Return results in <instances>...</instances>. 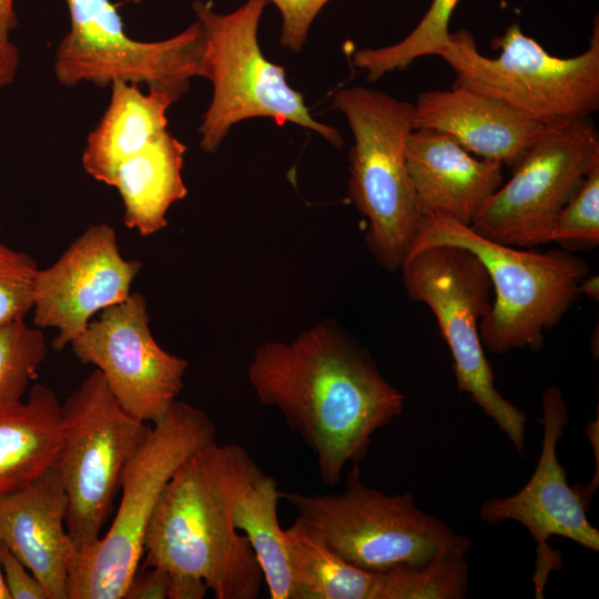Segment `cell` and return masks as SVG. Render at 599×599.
Instances as JSON below:
<instances>
[{"label":"cell","instance_id":"cell-1","mask_svg":"<svg viewBox=\"0 0 599 599\" xmlns=\"http://www.w3.org/2000/svg\"><path fill=\"white\" fill-rule=\"evenodd\" d=\"M247 378L258 402L278 409L308 446L329 486L348 463L366 457L373 435L404 409L405 396L384 378L370 353L332 319L291 342L262 344Z\"/></svg>","mask_w":599,"mask_h":599},{"label":"cell","instance_id":"cell-2","mask_svg":"<svg viewBox=\"0 0 599 599\" xmlns=\"http://www.w3.org/2000/svg\"><path fill=\"white\" fill-rule=\"evenodd\" d=\"M258 469L237 444L212 441L191 455L155 506L142 567L200 578L216 599L257 598L263 572L247 538L233 524V506Z\"/></svg>","mask_w":599,"mask_h":599},{"label":"cell","instance_id":"cell-3","mask_svg":"<svg viewBox=\"0 0 599 599\" xmlns=\"http://www.w3.org/2000/svg\"><path fill=\"white\" fill-rule=\"evenodd\" d=\"M435 245L467 248L488 271L495 298L480 321L479 336L494 354L542 348L545 333L559 324L589 275L588 264L566 251H526L487 240L451 220L422 215L407 255Z\"/></svg>","mask_w":599,"mask_h":599},{"label":"cell","instance_id":"cell-4","mask_svg":"<svg viewBox=\"0 0 599 599\" xmlns=\"http://www.w3.org/2000/svg\"><path fill=\"white\" fill-rule=\"evenodd\" d=\"M214 437L211 418L181 400L152 423L123 469L120 506L110 529L83 552L70 555L68 599L124 598L164 488L179 467Z\"/></svg>","mask_w":599,"mask_h":599},{"label":"cell","instance_id":"cell-5","mask_svg":"<svg viewBox=\"0 0 599 599\" xmlns=\"http://www.w3.org/2000/svg\"><path fill=\"white\" fill-rule=\"evenodd\" d=\"M332 106L346 116L354 138L348 195L368 220L366 242L375 260L394 273L407 256L422 216L406 161L414 103L353 87L338 90Z\"/></svg>","mask_w":599,"mask_h":599},{"label":"cell","instance_id":"cell-6","mask_svg":"<svg viewBox=\"0 0 599 599\" xmlns=\"http://www.w3.org/2000/svg\"><path fill=\"white\" fill-rule=\"evenodd\" d=\"M297 518L353 566L385 571L423 566L444 552L466 555L471 541L423 511L410 493L387 495L365 485L358 464L338 494L283 493Z\"/></svg>","mask_w":599,"mask_h":599},{"label":"cell","instance_id":"cell-7","mask_svg":"<svg viewBox=\"0 0 599 599\" xmlns=\"http://www.w3.org/2000/svg\"><path fill=\"white\" fill-rule=\"evenodd\" d=\"M493 44L500 53L488 58L470 31L449 33L438 57L456 74L453 87L495 99L544 124L589 118L599 109L598 17L589 47L572 58L549 54L516 23Z\"/></svg>","mask_w":599,"mask_h":599},{"label":"cell","instance_id":"cell-8","mask_svg":"<svg viewBox=\"0 0 599 599\" xmlns=\"http://www.w3.org/2000/svg\"><path fill=\"white\" fill-rule=\"evenodd\" d=\"M268 0H246L230 13H217L201 0L192 8L204 41V78L213 85L211 103L199 128L200 145L215 152L231 128L252 118H271L277 124L292 122L321 134L336 148L341 133L316 121L303 95L285 79L283 67L262 53L257 31Z\"/></svg>","mask_w":599,"mask_h":599},{"label":"cell","instance_id":"cell-9","mask_svg":"<svg viewBox=\"0 0 599 599\" xmlns=\"http://www.w3.org/2000/svg\"><path fill=\"white\" fill-rule=\"evenodd\" d=\"M400 270L408 297L426 304L437 319L458 389L469 394L524 457L527 415L496 388L479 336L493 302L485 265L467 248L435 245L407 255Z\"/></svg>","mask_w":599,"mask_h":599},{"label":"cell","instance_id":"cell-10","mask_svg":"<svg viewBox=\"0 0 599 599\" xmlns=\"http://www.w3.org/2000/svg\"><path fill=\"white\" fill-rule=\"evenodd\" d=\"M64 438L54 469L68 497L71 554L100 539L124 467L150 426L125 412L95 368L62 404Z\"/></svg>","mask_w":599,"mask_h":599},{"label":"cell","instance_id":"cell-11","mask_svg":"<svg viewBox=\"0 0 599 599\" xmlns=\"http://www.w3.org/2000/svg\"><path fill=\"white\" fill-rule=\"evenodd\" d=\"M70 29L57 47L54 75L64 87L104 88L116 81L146 84L182 97L190 80L204 78V41L196 20L160 41L129 37L110 0H64Z\"/></svg>","mask_w":599,"mask_h":599},{"label":"cell","instance_id":"cell-12","mask_svg":"<svg viewBox=\"0 0 599 599\" xmlns=\"http://www.w3.org/2000/svg\"><path fill=\"white\" fill-rule=\"evenodd\" d=\"M598 165L599 134L589 118L546 123L470 229L514 247L549 243L557 214Z\"/></svg>","mask_w":599,"mask_h":599},{"label":"cell","instance_id":"cell-13","mask_svg":"<svg viewBox=\"0 0 599 599\" xmlns=\"http://www.w3.org/2000/svg\"><path fill=\"white\" fill-rule=\"evenodd\" d=\"M70 345L78 359L102 374L122 408L141 422L152 424L166 414L183 387L189 363L154 339L140 293L101 311Z\"/></svg>","mask_w":599,"mask_h":599},{"label":"cell","instance_id":"cell-14","mask_svg":"<svg viewBox=\"0 0 599 599\" xmlns=\"http://www.w3.org/2000/svg\"><path fill=\"white\" fill-rule=\"evenodd\" d=\"M541 409V451L534 474L516 494L487 499L479 507V518L485 522L518 521L537 542L532 577L537 598L544 597L549 573L562 566L560 554L547 544L550 537L561 536L589 550H599V530L589 521L588 506L577 487L568 485L567 473L557 455L568 423L567 406L559 388L549 386L544 390Z\"/></svg>","mask_w":599,"mask_h":599},{"label":"cell","instance_id":"cell-15","mask_svg":"<svg viewBox=\"0 0 599 599\" xmlns=\"http://www.w3.org/2000/svg\"><path fill=\"white\" fill-rule=\"evenodd\" d=\"M140 270L139 261L121 255L113 227L90 226L52 265L38 270L32 307L34 325L55 328L52 347L64 348L84 331L95 313L131 294Z\"/></svg>","mask_w":599,"mask_h":599},{"label":"cell","instance_id":"cell-16","mask_svg":"<svg viewBox=\"0 0 599 599\" xmlns=\"http://www.w3.org/2000/svg\"><path fill=\"white\" fill-rule=\"evenodd\" d=\"M406 161L420 215L466 226L504 183L500 162L471 155L437 130H413L406 142Z\"/></svg>","mask_w":599,"mask_h":599},{"label":"cell","instance_id":"cell-17","mask_svg":"<svg viewBox=\"0 0 599 599\" xmlns=\"http://www.w3.org/2000/svg\"><path fill=\"white\" fill-rule=\"evenodd\" d=\"M67 512L68 497L54 468L21 489L0 495V545L33 573L48 599H68Z\"/></svg>","mask_w":599,"mask_h":599},{"label":"cell","instance_id":"cell-18","mask_svg":"<svg viewBox=\"0 0 599 599\" xmlns=\"http://www.w3.org/2000/svg\"><path fill=\"white\" fill-rule=\"evenodd\" d=\"M542 125L495 99L457 87L420 93L413 111V130L446 133L477 158L510 167Z\"/></svg>","mask_w":599,"mask_h":599},{"label":"cell","instance_id":"cell-19","mask_svg":"<svg viewBox=\"0 0 599 599\" xmlns=\"http://www.w3.org/2000/svg\"><path fill=\"white\" fill-rule=\"evenodd\" d=\"M180 98L165 89L152 88L143 93L138 84L113 82L109 105L82 152L84 171L110 185L123 161L167 131L166 112Z\"/></svg>","mask_w":599,"mask_h":599},{"label":"cell","instance_id":"cell-20","mask_svg":"<svg viewBox=\"0 0 599 599\" xmlns=\"http://www.w3.org/2000/svg\"><path fill=\"white\" fill-rule=\"evenodd\" d=\"M63 438L62 404L51 388L34 384L26 400L0 406V495L48 474Z\"/></svg>","mask_w":599,"mask_h":599},{"label":"cell","instance_id":"cell-21","mask_svg":"<svg viewBox=\"0 0 599 599\" xmlns=\"http://www.w3.org/2000/svg\"><path fill=\"white\" fill-rule=\"evenodd\" d=\"M185 152L166 131L118 166L110 185L123 201L128 227L149 236L166 226L167 210L187 194L182 179Z\"/></svg>","mask_w":599,"mask_h":599},{"label":"cell","instance_id":"cell-22","mask_svg":"<svg viewBox=\"0 0 599 599\" xmlns=\"http://www.w3.org/2000/svg\"><path fill=\"white\" fill-rule=\"evenodd\" d=\"M290 599H374L378 572L344 560L296 519L284 529Z\"/></svg>","mask_w":599,"mask_h":599},{"label":"cell","instance_id":"cell-23","mask_svg":"<svg viewBox=\"0 0 599 599\" xmlns=\"http://www.w3.org/2000/svg\"><path fill=\"white\" fill-rule=\"evenodd\" d=\"M276 480L258 469L233 506V524L247 538L272 599H290L291 577L284 529L277 516L283 498Z\"/></svg>","mask_w":599,"mask_h":599},{"label":"cell","instance_id":"cell-24","mask_svg":"<svg viewBox=\"0 0 599 599\" xmlns=\"http://www.w3.org/2000/svg\"><path fill=\"white\" fill-rule=\"evenodd\" d=\"M468 579L465 556L444 552L423 566L379 571L374 599H464Z\"/></svg>","mask_w":599,"mask_h":599},{"label":"cell","instance_id":"cell-25","mask_svg":"<svg viewBox=\"0 0 599 599\" xmlns=\"http://www.w3.org/2000/svg\"><path fill=\"white\" fill-rule=\"evenodd\" d=\"M459 0H432L426 13L413 31L399 42L377 48L358 49L353 63L376 81L388 72L406 69L416 59L438 55L449 40L448 24Z\"/></svg>","mask_w":599,"mask_h":599},{"label":"cell","instance_id":"cell-26","mask_svg":"<svg viewBox=\"0 0 599 599\" xmlns=\"http://www.w3.org/2000/svg\"><path fill=\"white\" fill-rule=\"evenodd\" d=\"M47 353L39 327L24 319L0 325V406L22 399Z\"/></svg>","mask_w":599,"mask_h":599},{"label":"cell","instance_id":"cell-27","mask_svg":"<svg viewBox=\"0 0 599 599\" xmlns=\"http://www.w3.org/2000/svg\"><path fill=\"white\" fill-rule=\"evenodd\" d=\"M550 242L596 247L599 243V165L557 214Z\"/></svg>","mask_w":599,"mask_h":599},{"label":"cell","instance_id":"cell-28","mask_svg":"<svg viewBox=\"0 0 599 599\" xmlns=\"http://www.w3.org/2000/svg\"><path fill=\"white\" fill-rule=\"evenodd\" d=\"M35 261L0 243V325L24 319L33 307Z\"/></svg>","mask_w":599,"mask_h":599},{"label":"cell","instance_id":"cell-29","mask_svg":"<svg viewBox=\"0 0 599 599\" xmlns=\"http://www.w3.org/2000/svg\"><path fill=\"white\" fill-rule=\"evenodd\" d=\"M270 1L278 8L282 16L281 44L294 52H300L307 39L314 19L331 0Z\"/></svg>","mask_w":599,"mask_h":599},{"label":"cell","instance_id":"cell-30","mask_svg":"<svg viewBox=\"0 0 599 599\" xmlns=\"http://www.w3.org/2000/svg\"><path fill=\"white\" fill-rule=\"evenodd\" d=\"M0 557L4 582L11 599H48L40 581L2 545Z\"/></svg>","mask_w":599,"mask_h":599},{"label":"cell","instance_id":"cell-31","mask_svg":"<svg viewBox=\"0 0 599 599\" xmlns=\"http://www.w3.org/2000/svg\"><path fill=\"white\" fill-rule=\"evenodd\" d=\"M169 572L159 567L135 571L123 599H167Z\"/></svg>","mask_w":599,"mask_h":599},{"label":"cell","instance_id":"cell-32","mask_svg":"<svg viewBox=\"0 0 599 599\" xmlns=\"http://www.w3.org/2000/svg\"><path fill=\"white\" fill-rule=\"evenodd\" d=\"M167 599H202L209 591L205 582L196 577L170 573Z\"/></svg>","mask_w":599,"mask_h":599},{"label":"cell","instance_id":"cell-33","mask_svg":"<svg viewBox=\"0 0 599 599\" xmlns=\"http://www.w3.org/2000/svg\"><path fill=\"white\" fill-rule=\"evenodd\" d=\"M19 64L18 48L10 40H0V88L14 81Z\"/></svg>","mask_w":599,"mask_h":599},{"label":"cell","instance_id":"cell-34","mask_svg":"<svg viewBox=\"0 0 599 599\" xmlns=\"http://www.w3.org/2000/svg\"><path fill=\"white\" fill-rule=\"evenodd\" d=\"M18 26L14 0H0V40H10Z\"/></svg>","mask_w":599,"mask_h":599},{"label":"cell","instance_id":"cell-35","mask_svg":"<svg viewBox=\"0 0 599 599\" xmlns=\"http://www.w3.org/2000/svg\"><path fill=\"white\" fill-rule=\"evenodd\" d=\"M579 294H586L591 300L599 298L598 275H587L579 284Z\"/></svg>","mask_w":599,"mask_h":599},{"label":"cell","instance_id":"cell-36","mask_svg":"<svg viewBox=\"0 0 599 599\" xmlns=\"http://www.w3.org/2000/svg\"><path fill=\"white\" fill-rule=\"evenodd\" d=\"M0 599H11L8 592L6 582H4V578H3V572H2V567H1V557H0Z\"/></svg>","mask_w":599,"mask_h":599}]
</instances>
